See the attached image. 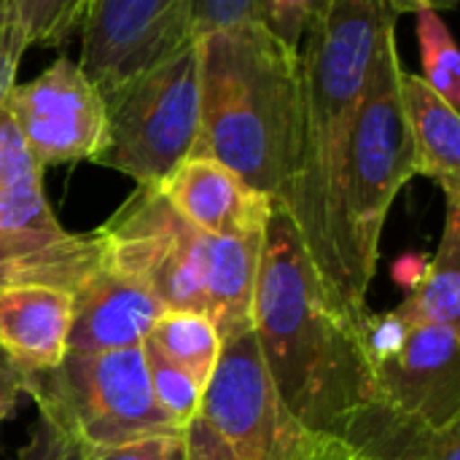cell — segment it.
I'll return each instance as SVG.
<instances>
[{
  "instance_id": "obj_1",
  "label": "cell",
  "mask_w": 460,
  "mask_h": 460,
  "mask_svg": "<svg viewBox=\"0 0 460 460\" xmlns=\"http://www.w3.org/2000/svg\"><path fill=\"white\" fill-rule=\"evenodd\" d=\"M361 323L329 294L294 221L275 205L261 234L253 337L275 394L310 431L342 439L375 399Z\"/></svg>"
},
{
  "instance_id": "obj_2",
  "label": "cell",
  "mask_w": 460,
  "mask_h": 460,
  "mask_svg": "<svg viewBox=\"0 0 460 460\" xmlns=\"http://www.w3.org/2000/svg\"><path fill=\"white\" fill-rule=\"evenodd\" d=\"M396 13L385 0H332L299 49L302 116L294 175L280 208L329 294L350 313L342 186L356 113L375 46Z\"/></svg>"
},
{
  "instance_id": "obj_3",
  "label": "cell",
  "mask_w": 460,
  "mask_h": 460,
  "mask_svg": "<svg viewBox=\"0 0 460 460\" xmlns=\"http://www.w3.org/2000/svg\"><path fill=\"white\" fill-rule=\"evenodd\" d=\"M199 38L202 111L191 154L221 162L280 205L294 175L299 140V51L256 19Z\"/></svg>"
},
{
  "instance_id": "obj_4",
  "label": "cell",
  "mask_w": 460,
  "mask_h": 460,
  "mask_svg": "<svg viewBox=\"0 0 460 460\" xmlns=\"http://www.w3.org/2000/svg\"><path fill=\"white\" fill-rule=\"evenodd\" d=\"M111 267L140 280L164 310L205 313L221 342L253 329L261 237H213L156 186H137L97 229Z\"/></svg>"
},
{
  "instance_id": "obj_5",
  "label": "cell",
  "mask_w": 460,
  "mask_h": 460,
  "mask_svg": "<svg viewBox=\"0 0 460 460\" xmlns=\"http://www.w3.org/2000/svg\"><path fill=\"white\" fill-rule=\"evenodd\" d=\"M399 75L402 59L396 24H388L375 46L367 73L342 186L348 288L350 305L358 315H369L367 294L377 272L388 210L404 183L418 175V156L402 108Z\"/></svg>"
},
{
  "instance_id": "obj_6",
  "label": "cell",
  "mask_w": 460,
  "mask_h": 460,
  "mask_svg": "<svg viewBox=\"0 0 460 460\" xmlns=\"http://www.w3.org/2000/svg\"><path fill=\"white\" fill-rule=\"evenodd\" d=\"M202 38L102 94L105 132L94 164L137 186H159L197 146L202 100Z\"/></svg>"
},
{
  "instance_id": "obj_7",
  "label": "cell",
  "mask_w": 460,
  "mask_h": 460,
  "mask_svg": "<svg viewBox=\"0 0 460 460\" xmlns=\"http://www.w3.org/2000/svg\"><path fill=\"white\" fill-rule=\"evenodd\" d=\"M24 394L84 450L111 447L143 437H178L154 402L143 345L108 353H67L57 367L27 375Z\"/></svg>"
},
{
  "instance_id": "obj_8",
  "label": "cell",
  "mask_w": 460,
  "mask_h": 460,
  "mask_svg": "<svg viewBox=\"0 0 460 460\" xmlns=\"http://www.w3.org/2000/svg\"><path fill=\"white\" fill-rule=\"evenodd\" d=\"M102 261L94 232H67L46 194L43 167L0 105V286L43 283L75 291Z\"/></svg>"
},
{
  "instance_id": "obj_9",
  "label": "cell",
  "mask_w": 460,
  "mask_h": 460,
  "mask_svg": "<svg viewBox=\"0 0 460 460\" xmlns=\"http://www.w3.org/2000/svg\"><path fill=\"white\" fill-rule=\"evenodd\" d=\"M199 415L234 460H361L342 439L310 431L286 410L253 329L224 342Z\"/></svg>"
},
{
  "instance_id": "obj_10",
  "label": "cell",
  "mask_w": 460,
  "mask_h": 460,
  "mask_svg": "<svg viewBox=\"0 0 460 460\" xmlns=\"http://www.w3.org/2000/svg\"><path fill=\"white\" fill-rule=\"evenodd\" d=\"M191 38L194 0H89L78 65L105 94Z\"/></svg>"
},
{
  "instance_id": "obj_11",
  "label": "cell",
  "mask_w": 460,
  "mask_h": 460,
  "mask_svg": "<svg viewBox=\"0 0 460 460\" xmlns=\"http://www.w3.org/2000/svg\"><path fill=\"white\" fill-rule=\"evenodd\" d=\"M3 105L43 170L92 159L102 143V92L67 57L54 59L32 81L13 84Z\"/></svg>"
},
{
  "instance_id": "obj_12",
  "label": "cell",
  "mask_w": 460,
  "mask_h": 460,
  "mask_svg": "<svg viewBox=\"0 0 460 460\" xmlns=\"http://www.w3.org/2000/svg\"><path fill=\"white\" fill-rule=\"evenodd\" d=\"M458 326H412L404 348L377 367L375 399L431 429L460 423Z\"/></svg>"
},
{
  "instance_id": "obj_13",
  "label": "cell",
  "mask_w": 460,
  "mask_h": 460,
  "mask_svg": "<svg viewBox=\"0 0 460 460\" xmlns=\"http://www.w3.org/2000/svg\"><path fill=\"white\" fill-rule=\"evenodd\" d=\"M162 197L199 232L213 237H261L275 202L210 156H186L159 186Z\"/></svg>"
},
{
  "instance_id": "obj_14",
  "label": "cell",
  "mask_w": 460,
  "mask_h": 460,
  "mask_svg": "<svg viewBox=\"0 0 460 460\" xmlns=\"http://www.w3.org/2000/svg\"><path fill=\"white\" fill-rule=\"evenodd\" d=\"M162 313V302L140 280L111 267L102 256L100 267L73 291L67 353L140 348Z\"/></svg>"
},
{
  "instance_id": "obj_15",
  "label": "cell",
  "mask_w": 460,
  "mask_h": 460,
  "mask_svg": "<svg viewBox=\"0 0 460 460\" xmlns=\"http://www.w3.org/2000/svg\"><path fill=\"white\" fill-rule=\"evenodd\" d=\"M73 294L43 283L0 286V353L24 375L46 372L67 356Z\"/></svg>"
},
{
  "instance_id": "obj_16",
  "label": "cell",
  "mask_w": 460,
  "mask_h": 460,
  "mask_svg": "<svg viewBox=\"0 0 460 460\" xmlns=\"http://www.w3.org/2000/svg\"><path fill=\"white\" fill-rule=\"evenodd\" d=\"M402 108L412 135L418 175L431 178L445 199H460V119L453 108L423 75H399Z\"/></svg>"
},
{
  "instance_id": "obj_17",
  "label": "cell",
  "mask_w": 460,
  "mask_h": 460,
  "mask_svg": "<svg viewBox=\"0 0 460 460\" xmlns=\"http://www.w3.org/2000/svg\"><path fill=\"white\" fill-rule=\"evenodd\" d=\"M410 326L447 323L460 318V199H447L439 248L429 261L426 278L396 307Z\"/></svg>"
},
{
  "instance_id": "obj_18",
  "label": "cell",
  "mask_w": 460,
  "mask_h": 460,
  "mask_svg": "<svg viewBox=\"0 0 460 460\" xmlns=\"http://www.w3.org/2000/svg\"><path fill=\"white\" fill-rule=\"evenodd\" d=\"M148 340L178 367H183L202 388H208L218 358L221 337L213 321L197 310H164L154 323Z\"/></svg>"
},
{
  "instance_id": "obj_19",
  "label": "cell",
  "mask_w": 460,
  "mask_h": 460,
  "mask_svg": "<svg viewBox=\"0 0 460 460\" xmlns=\"http://www.w3.org/2000/svg\"><path fill=\"white\" fill-rule=\"evenodd\" d=\"M143 358L148 372V385L159 410L181 429L199 415L205 388L175 361H170L151 340L143 342Z\"/></svg>"
},
{
  "instance_id": "obj_20",
  "label": "cell",
  "mask_w": 460,
  "mask_h": 460,
  "mask_svg": "<svg viewBox=\"0 0 460 460\" xmlns=\"http://www.w3.org/2000/svg\"><path fill=\"white\" fill-rule=\"evenodd\" d=\"M415 32L423 54V78L453 105H460V54L453 32L434 8L415 11Z\"/></svg>"
},
{
  "instance_id": "obj_21",
  "label": "cell",
  "mask_w": 460,
  "mask_h": 460,
  "mask_svg": "<svg viewBox=\"0 0 460 460\" xmlns=\"http://www.w3.org/2000/svg\"><path fill=\"white\" fill-rule=\"evenodd\" d=\"M30 46H59L81 27L89 0H11Z\"/></svg>"
},
{
  "instance_id": "obj_22",
  "label": "cell",
  "mask_w": 460,
  "mask_h": 460,
  "mask_svg": "<svg viewBox=\"0 0 460 460\" xmlns=\"http://www.w3.org/2000/svg\"><path fill=\"white\" fill-rule=\"evenodd\" d=\"M332 0H253L256 22H261L286 46L302 49L305 32L321 19Z\"/></svg>"
},
{
  "instance_id": "obj_23",
  "label": "cell",
  "mask_w": 460,
  "mask_h": 460,
  "mask_svg": "<svg viewBox=\"0 0 460 460\" xmlns=\"http://www.w3.org/2000/svg\"><path fill=\"white\" fill-rule=\"evenodd\" d=\"M410 323L404 321V315L399 310H388L380 315H367L361 323V345L364 353L369 358L372 372L377 367H383L385 361H391L407 342L410 337Z\"/></svg>"
},
{
  "instance_id": "obj_24",
  "label": "cell",
  "mask_w": 460,
  "mask_h": 460,
  "mask_svg": "<svg viewBox=\"0 0 460 460\" xmlns=\"http://www.w3.org/2000/svg\"><path fill=\"white\" fill-rule=\"evenodd\" d=\"M16 460H84V447L49 418L38 415Z\"/></svg>"
},
{
  "instance_id": "obj_25",
  "label": "cell",
  "mask_w": 460,
  "mask_h": 460,
  "mask_svg": "<svg viewBox=\"0 0 460 460\" xmlns=\"http://www.w3.org/2000/svg\"><path fill=\"white\" fill-rule=\"evenodd\" d=\"M181 437H143L111 447L84 450V460H183Z\"/></svg>"
},
{
  "instance_id": "obj_26",
  "label": "cell",
  "mask_w": 460,
  "mask_h": 460,
  "mask_svg": "<svg viewBox=\"0 0 460 460\" xmlns=\"http://www.w3.org/2000/svg\"><path fill=\"white\" fill-rule=\"evenodd\" d=\"M27 46H30L27 35L13 13L11 0H3L0 3V105L5 102L11 86L16 84V70Z\"/></svg>"
},
{
  "instance_id": "obj_27",
  "label": "cell",
  "mask_w": 460,
  "mask_h": 460,
  "mask_svg": "<svg viewBox=\"0 0 460 460\" xmlns=\"http://www.w3.org/2000/svg\"><path fill=\"white\" fill-rule=\"evenodd\" d=\"M256 19L253 0H194L197 35Z\"/></svg>"
},
{
  "instance_id": "obj_28",
  "label": "cell",
  "mask_w": 460,
  "mask_h": 460,
  "mask_svg": "<svg viewBox=\"0 0 460 460\" xmlns=\"http://www.w3.org/2000/svg\"><path fill=\"white\" fill-rule=\"evenodd\" d=\"M183 460H234L232 453L226 450L224 439L213 431V426L197 415L191 423L183 426Z\"/></svg>"
},
{
  "instance_id": "obj_29",
  "label": "cell",
  "mask_w": 460,
  "mask_h": 460,
  "mask_svg": "<svg viewBox=\"0 0 460 460\" xmlns=\"http://www.w3.org/2000/svg\"><path fill=\"white\" fill-rule=\"evenodd\" d=\"M24 385L27 375L5 353H0V426L13 415L19 396L24 394Z\"/></svg>"
},
{
  "instance_id": "obj_30",
  "label": "cell",
  "mask_w": 460,
  "mask_h": 460,
  "mask_svg": "<svg viewBox=\"0 0 460 460\" xmlns=\"http://www.w3.org/2000/svg\"><path fill=\"white\" fill-rule=\"evenodd\" d=\"M429 261H431V259L423 256V253H404V256L394 264V280H396L402 288L412 291V288L426 278Z\"/></svg>"
},
{
  "instance_id": "obj_31",
  "label": "cell",
  "mask_w": 460,
  "mask_h": 460,
  "mask_svg": "<svg viewBox=\"0 0 460 460\" xmlns=\"http://www.w3.org/2000/svg\"><path fill=\"white\" fill-rule=\"evenodd\" d=\"M394 13H415L420 8H434V11H450L458 5V0H385Z\"/></svg>"
},
{
  "instance_id": "obj_32",
  "label": "cell",
  "mask_w": 460,
  "mask_h": 460,
  "mask_svg": "<svg viewBox=\"0 0 460 460\" xmlns=\"http://www.w3.org/2000/svg\"><path fill=\"white\" fill-rule=\"evenodd\" d=\"M434 460H460V423L450 426L445 431L442 447H439V453H437Z\"/></svg>"
}]
</instances>
